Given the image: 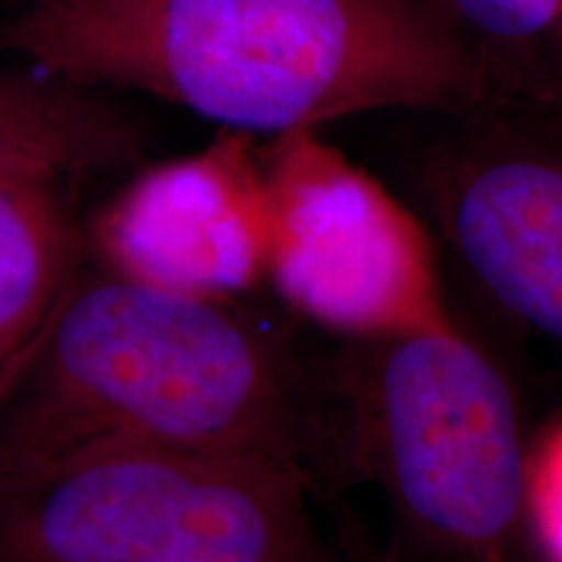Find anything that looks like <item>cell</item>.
Wrapping results in <instances>:
<instances>
[{
    "label": "cell",
    "mask_w": 562,
    "mask_h": 562,
    "mask_svg": "<svg viewBox=\"0 0 562 562\" xmlns=\"http://www.w3.org/2000/svg\"><path fill=\"white\" fill-rule=\"evenodd\" d=\"M492 108L562 115V0H430Z\"/></svg>",
    "instance_id": "9"
},
{
    "label": "cell",
    "mask_w": 562,
    "mask_h": 562,
    "mask_svg": "<svg viewBox=\"0 0 562 562\" xmlns=\"http://www.w3.org/2000/svg\"><path fill=\"white\" fill-rule=\"evenodd\" d=\"M104 446L297 467L313 414L286 349L237 300L87 263L0 396V474Z\"/></svg>",
    "instance_id": "2"
},
{
    "label": "cell",
    "mask_w": 562,
    "mask_h": 562,
    "mask_svg": "<svg viewBox=\"0 0 562 562\" xmlns=\"http://www.w3.org/2000/svg\"><path fill=\"white\" fill-rule=\"evenodd\" d=\"M430 117L409 165L419 209L495 305L562 347V115Z\"/></svg>",
    "instance_id": "7"
},
{
    "label": "cell",
    "mask_w": 562,
    "mask_h": 562,
    "mask_svg": "<svg viewBox=\"0 0 562 562\" xmlns=\"http://www.w3.org/2000/svg\"><path fill=\"white\" fill-rule=\"evenodd\" d=\"M136 154L97 89L0 68V396L89 263V195Z\"/></svg>",
    "instance_id": "6"
},
{
    "label": "cell",
    "mask_w": 562,
    "mask_h": 562,
    "mask_svg": "<svg viewBox=\"0 0 562 562\" xmlns=\"http://www.w3.org/2000/svg\"><path fill=\"white\" fill-rule=\"evenodd\" d=\"M0 50L271 138L364 112L492 108L430 0H24Z\"/></svg>",
    "instance_id": "1"
},
{
    "label": "cell",
    "mask_w": 562,
    "mask_h": 562,
    "mask_svg": "<svg viewBox=\"0 0 562 562\" xmlns=\"http://www.w3.org/2000/svg\"><path fill=\"white\" fill-rule=\"evenodd\" d=\"M526 524L539 562H562V422L552 425L529 451Z\"/></svg>",
    "instance_id": "10"
},
{
    "label": "cell",
    "mask_w": 562,
    "mask_h": 562,
    "mask_svg": "<svg viewBox=\"0 0 562 562\" xmlns=\"http://www.w3.org/2000/svg\"><path fill=\"white\" fill-rule=\"evenodd\" d=\"M307 484L252 456L87 448L0 474V562H331Z\"/></svg>",
    "instance_id": "4"
},
{
    "label": "cell",
    "mask_w": 562,
    "mask_h": 562,
    "mask_svg": "<svg viewBox=\"0 0 562 562\" xmlns=\"http://www.w3.org/2000/svg\"><path fill=\"white\" fill-rule=\"evenodd\" d=\"M357 467L406 562H521L526 461L516 393L453 318L351 341L336 372Z\"/></svg>",
    "instance_id": "3"
},
{
    "label": "cell",
    "mask_w": 562,
    "mask_h": 562,
    "mask_svg": "<svg viewBox=\"0 0 562 562\" xmlns=\"http://www.w3.org/2000/svg\"><path fill=\"white\" fill-rule=\"evenodd\" d=\"M269 201L266 281L294 313L349 341L448 321L427 224L321 131L258 146Z\"/></svg>",
    "instance_id": "5"
},
{
    "label": "cell",
    "mask_w": 562,
    "mask_h": 562,
    "mask_svg": "<svg viewBox=\"0 0 562 562\" xmlns=\"http://www.w3.org/2000/svg\"><path fill=\"white\" fill-rule=\"evenodd\" d=\"M261 140L220 131L199 151L138 167L89 214V261L157 290L237 300L269 271Z\"/></svg>",
    "instance_id": "8"
}]
</instances>
